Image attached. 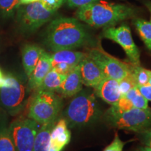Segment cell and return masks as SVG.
<instances>
[{"label": "cell", "mask_w": 151, "mask_h": 151, "mask_svg": "<svg viewBox=\"0 0 151 151\" xmlns=\"http://www.w3.org/2000/svg\"><path fill=\"white\" fill-rule=\"evenodd\" d=\"M122 96L129 100L133 108L141 109L148 108V101L139 92L137 87L132 88Z\"/></svg>", "instance_id": "obj_22"}, {"label": "cell", "mask_w": 151, "mask_h": 151, "mask_svg": "<svg viewBox=\"0 0 151 151\" xmlns=\"http://www.w3.org/2000/svg\"><path fill=\"white\" fill-rule=\"evenodd\" d=\"M66 75L67 74H62L52 69L47 73L40 86L35 91H50L56 92L65 79Z\"/></svg>", "instance_id": "obj_20"}, {"label": "cell", "mask_w": 151, "mask_h": 151, "mask_svg": "<svg viewBox=\"0 0 151 151\" xmlns=\"http://www.w3.org/2000/svg\"><path fill=\"white\" fill-rule=\"evenodd\" d=\"M50 55L52 69L62 74H67L78 65L86 54L72 50H62L54 52Z\"/></svg>", "instance_id": "obj_11"}, {"label": "cell", "mask_w": 151, "mask_h": 151, "mask_svg": "<svg viewBox=\"0 0 151 151\" xmlns=\"http://www.w3.org/2000/svg\"><path fill=\"white\" fill-rule=\"evenodd\" d=\"M43 5L48 10L57 11L61 6L65 0H40Z\"/></svg>", "instance_id": "obj_28"}, {"label": "cell", "mask_w": 151, "mask_h": 151, "mask_svg": "<svg viewBox=\"0 0 151 151\" xmlns=\"http://www.w3.org/2000/svg\"><path fill=\"white\" fill-rule=\"evenodd\" d=\"M135 87H137V83L131 73L119 81V90L122 96Z\"/></svg>", "instance_id": "obj_25"}, {"label": "cell", "mask_w": 151, "mask_h": 151, "mask_svg": "<svg viewBox=\"0 0 151 151\" xmlns=\"http://www.w3.org/2000/svg\"><path fill=\"white\" fill-rule=\"evenodd\" d=\"M67 6L70 8H81L92 4L99 0H65Z\"/></svg>", "instance_id": "obj_27"}, {"label": "cell", "mask_w": 151, "mask_h": 151, "mask_svg": "<svg viewBox=\"0 0 151 151\" xmlns=\"http://www.w3.org/2000/svg\"><path fill=\"white\" fill-rule=\"evenodd\" d=\"M104 116L107 124L119 129L139 133L151 127V108L149 107L126 111H117L111 107Z\"/></svg>", "instance_id": "obj_6"}, {"label": "cell", "mask_w": 151, "mask_h": 151, "mask_svg": "<svg viewBox=\"0 0 151 151\" xmlns=\"http://www.w3.org/2000/svg\"><path fill=\"white\" fill-rule=\"evenodd\" d=\"M138 134L143 144L145 146L151 148V127Z\"/></svg>", "instance_id": "obj_29"}, {"label": "cell", "mask_w": 151, "mask_h": 151, "mask_svg": "<svg viewBox=\"0 0 151 151\" xmlns=\"http://www.w3.org/2000/svg\"><path fill=\"white\" fill-rule=\"evenodd\" d=\"M145 5H146V8L148 9L149 12H150V21H151V1H146L144 2Z\"/></svg>", "instance_id": "obj_33"}, {"label": "cell", "mask_w": 151, "mask_h": 151, "mask_svg": "<svg viewBox=\"0 0 151 151\" xmlns=\"http://www.w3.org/2000/svg\"><path fill=\"white\" fill-rule=\"evenodd\" d=\"M135 10L122 4L99 0L78 9L76 16L78 20L94 27H109L134 16Z\"/></svg>", "instance_id": "obj_2"}, {"label": "cell", "mask_w": 151, "mask_h": 151, "mask_svg": "<svg viewBox=\"0 0 151 151\" xmlns=\"http://www.w3.org/2000/svg\"><path fill=\"white\" fill-rule=\"evenodd\" d=\"M148 76H149V78H148V84L151 86V71H150V70H148Z\"/></svg>", "instance_id": "obj_35"}, {"label": "cell", "mask_w": 151, "mask_h": 151, "mask_svg": "<svg viewBox=\"0 0 151 151\" xmlns=\"http://www.w3.org/2000/svg\"><path fill=\"white\" fill-rule=\"evenodd\" d=\"M43 50L41 47L35 44H26L22 48V62L24 73L27 78H29L37 66Z\"/></svg>", "instance_id": "obj_17"}, {"label": "cell", "mask_w": 151, "mask_h": 151, "mask_svg": "<svg viewBox=\"0 0 151 151\" xmlns=\"http://www.w3.org/2000/svg\"><path fill=\"white\" fill-rule=\"evenodd\" d=\"M134 24L146 48L151 51V21L137 18L134 20Z\"/></svg>", "instance_id": "obj_21"}, {"label": "cell", "mask_w": 151, "mask_h": 151, "mask_svg": "<svg viewBox=\"0 0 151 151\" xmlns=\"http://www.w3.org/2000/svg\"><path fill=\"white\" fill-rule=\"evenodd\" d=\"M101 36L120 45L129 58L130 63L140 65V51L133 40L131 30L127 24H122L118 27H105Z\"/></svg>", "instance_id": "obj_10"}, {"label": "cell", "mask_w": 151, "mask_h": 151, "mask_svg": "<svg viewBox=\"0 0 151 151\" xmlns=\"http://www.w3.org/2000/svg\"><path fill=\"white\" fill-rule=\"evenodd\" d=\"M130 73L134 79L137 86L148 84L149 78L148 69L141 67V65H134L131 64Z\"/></svg>", "instance_id": "obj_23"}, {"label": "cell", "mask_w": 151, "mask_h": 151, "mask_svg": "<svg viewBox=\"0 0 151 151\" xmlns=\"http://www.w3.org/2000/svg\"><path fill=\"white\" fill-rule=\"evenodd\" d=\"M102 115L94 92L82 89L62 113L68 127H83L97 122Z\"/></svg>", "instance_id": "obj_3"}, {"label": "cell", "mask_w": 151, "mask_h": 151, "mask_svg": "<svg viewBox=\"0 0 151 151\" xmlns=\"http://www.w3.org/2000/svg\"><path fill=\"white\" fill-rule=\"evenodd\" d=\"M31 92L27 83L20 75L7 73L4 84L0 88V106L6 114L16 116L28 105Z\"/></svg>", "instance_id": "obj_4"}, {"label": "cell", "mask_w": 151, "mask_h": 151, "mask_svg": "<svg viewBox=\"0 0 151 151\" xmlns=\"http://www.w3.org/2000/svg\"><path fill=\"white\" fill-rule=\"evenodd\" d=\"M93 90L96 96L111 106L116 104L122 96L119 90V81L108 77L102 79Z\"/></svg>", "instance_id": "obj_13"}, {"label": "cell", "mask_w": 151, "mask_h": 151, "mask_svg": "<svg viewBox=\"0 0 151 151\" xmlns=\"http://www.w3.org/2000/svg\"><path fill=\"white\" fill-rule=\"evenodd\" d=\"M17 19L20 29L24 33L30 34L52 20L55 11L47 9L41 1L24 4L18 9Z\"/></svg>", "instance_id": "obj_7"}, {"label": "cell", "mask_w": 151, "mask_h": 151, "mask_svg": "<svg viewBox=\"0 0 151 151\" xmlns=\"http://www.w3.org/2000/svg\"><path fill=\"white\" fill-rule=\"evenodd\" d=\"M83 86V83L78 65L66 75L65 79L56 92L63 97H73L82 90Z\"/></svg>", "instance_id": "obj_16"}, {"label": "cell", "mask_w": 151, "mask_h": 151, "mask_svg": "<svg viewBox=\"0 0 151 151\" xmlns=\"http://www.w3.org/2000/svg\"><path fill=\"white\" fill-rule=\"evenodd\" d=\"M125 143L120 139L118 134H116L114 139L109 146L104 149L103 151H123V148Z\"/></svg>", "instance_id": "obj_26"}, {"label": "cell", "mask_w": 151, "mask_h": 151, "mask_svg": "<svg viewBox=\"0 0 151 151\" xmlns=\"http://www.w3.org/2000/svg\"><path fill=\"white\" fill-rule=\"evenodd\" d=\"M5 83V76H4L3 73L0 70V88L4 86Z\"/></svg>", "instance_id": "obj_31"}, {"label": "cell", "mask_w": 151, "mask_h": 151, "mask_svg": "<svg viewBox=\"0 0 151 151\" xmlns=\"http://www.w3.org/2000/svg\"><path fill=\"white\" fill-rule=\"evenodd\" d=\"M71 140V132L68 129L67 122L60 119L55 124L50 132L49 151H62Z\"/></svg>", "instance_id": "obj_14"}, {"label": "cell", "mask_w": 151, "mask_h": 151, "mask_svg": "<svg viewBox=\"0 0 151 151\" xmlns=\"http://www.w3.org/2000/svg\"><path fill=\"white\" fill-rule=\"evenodd\" d=\"M62 104V98L55 92L35 91L27 105V118L41 125L55 121L61 112Z\"/></svg>", "instance_id": "obj_5"}, {"label": "cell", "mask_w": 151, "mask_h": 151, "mask_svg": "<svg viewBox=\"0 0 151 151\" xmlns=\"http://www.w3.org/2000/svg\"><path fill=\"white\" fill-rule=\"evenodd\" d=\"M88 56L97 64L106 77L120 81L130 73L131 64L120 61L100 48H92Z\"/></svg>", "instance_id": "obj_9"}, {"label": "cell", "mask_w": 151, "mask_h": 151, "mask_svg": "<svg viewBox=\"0 0 151 151\" xmlns=\"http://www.w3.org/2000/svg\"><path fill=\"white\" fill-rule=\"evenodd\" d=\"M0 151H16L8 123L6 113L0 112Z\"/></svg>", "instance_id": "obj_19"}, {"label": "cell", "mask_w": 151, "mask_h": 151, "mask_svg": "<svg viewBox=\"0 0 151 151\" xmlns=\"http://www.w3.org/2000/svg\"><path fill=\"white\" fill-rule=\"evenodd\" d=\"M136 151H140L139 150H136Z\"/></svg>", "instance_id": "obj_36"}, {"label": "cell", "mask_w": 151, "mask_h": 151, "mask_svg": "<svg viewBox=\"0 0 151 151\" xmlns=\"http://www.w3.org/2000/svg\"><path fill=\"white\" fill-rule=\"evenodd\" d=\"M38 124L29 118H20L9 124L11 137L16 151H34Z\"/></svg>", "instance_id": "obj_8"}, {"label": "cell", "mask_w": 151, "mask_h": 151, "mask_svg": "<svg viewBox=\"0 0 151 151\" xmlns=\"http://www.w3.org/2000/svg\"><path fill=\"white\" fill-rule=\"evenodd\" d=\"M88 41L89 35L76 18H55L48 24L46 31L45 43L53 52L80 48Z\"/></svg>", "instance_id": "obj_1"}, {"label": "cell", "mask_w": 151, "mask_h": 151, "mask_svg": "<svg viewBox=\"0 0 151 151\" xmlns=\"http://www.w3.org/2000/svg\"><path fill=\"white\" fill-rule=\"evenodd\" d=\"M51 69V55L43 50L37 66L28 78L27 85L32 92L37 90L47 73Z\"/></svg>", "instance_id": "obj_15"}, {"label": "cell", "mask_w": 151, "mask_h": 151, "mask_svg": "<svg viewBox=\"0 0 151 151\" xmlns=\"http://www.w3.org/2000/svg\"><path fill=\"white\" fill-rule=\"evenodd\" d=\"M138 90L140 93L148 101H151V86L149 84L142 85V86H137Z\"/></svg>", "instance_id": "obj_30"}, {"label": "cell", "mask_w": 151, "mask_h": 151, "mask_svg": "<svg viewBox=\"0 0 151 151\" xmlns=\"http://www.w3.org/2000/svg\"><path fill=\"white\" fill-rule=\"evenodd\" d=\"M78 67L82 77L83 85L93 88L105 78L97 64L88 56V54L81 60L78 64Z\"/></svg>", "instance_id": "obj_12"}, {"label": "cell", "mask_w": 151, "mask_h": 151, "mask_svg": "<svg viewBox=\"0 0 151 151\" xmlns=\"http://www.w3.org/2000/svg\"><path fill=\"white\" fill-rule=\"evenodd\" d=\"M57 121L58 120L41 124L38 129L34 145V151H49L50 132Z\"/></svg>", "instance_id": "obj_18"}, {"label": "cell", "mask_w": 151, "mask_h": 151, "mask_svg": "<svg viewBox=\"0 0 151 151\" xmlns=\"http://www.w3.org/2000/svg\"><path fill=\"white\" fill-rule=\"evenodd\" d=\"M20 6L19 0H0V14L4 18L14 16Z\"/></svg>", "instance_id": "obj_24"}, {"label": "cell", "mask_w": 151, "mask_h": 151, "mask_svg": "<svg viewBox=\"0 0 151 151\" xmlns=\"http://www.w3.org/2000/svg\"><path fill=\"white\" fill-rule=\"evenodd\" d=\"M139 150L140 151H151V148H148L147 146H144V147H141L139 148Z\"/></svg>", "instance_id": "obj_34"}, {"label": "cell", "mask_w": 151, "mask_h": 151, "mask_svg": "<svg viewBox=\"0 0 151 151\" xmlns=\"http://www.w3.org/2000/svg\"><path fill=\"white\" fill-rule=\"evenodd\" d=\"M19 1H20V5H24L27 4L35 2V1H40V0H19Z\"/></svg>", "instance_id": "obj_32"}]
</instances>
